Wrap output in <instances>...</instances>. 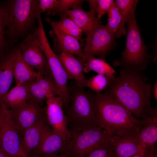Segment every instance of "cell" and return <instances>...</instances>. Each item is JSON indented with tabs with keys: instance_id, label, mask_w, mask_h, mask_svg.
I'll list each match as a JSON object with an SVG mask.
<instances>
[{
	"instance_id": "cell-31",
	"label": "cell",
	"mask_w": 157,
	"mask_h": 157,
	"mask_svg": "<svg viewBox=\"0 0 157 157\" xmlns=\"http://www.w3.org/2000/svg\"><path fill=\"white\" fill-rule=\"evenodd\" d=\"M84 1L83 0H59L58 14L61 16L70 8H73L81 6Z\"/></svg>"
},
{
	"instance_id": "cell-1",
	"label": "cell",
	"mask_w": 157,
	"mask_h": 157,
	"mask_svg": "<svg viewBox=\"0 0 157 157\" xmlns=\"http://www.w3.org/2000/svg\"><path fill=\"white\" fill-rule=\"evenodd\" d=\"M142 72L120 69L104 90L109 96L126 108L135 118L142 120L153 108L151 106L152 86Z\"/></svg>"
},
{
	"instance_id": "cell-7",
	"label": "cell",
	"mask_w": 157,
	"mask_h": 157,
	"mask_svg": "<svg viewBox=\"0 0 157 157\" xmlns=\"http://www.w3.org/2000/svg\"><path fill=\"white\" fill-rule=\"evenodd\" d=\"M36 44L41 48L47 59L55 83L60 91L63 110L68 108L70 101L67 85L68 79L66 73L57 57L51 48L45 33L39 34Z\"/></svg>"
},
{
	"instance_id": "cell-16",
	"label": "cell",
	"mask_w": 157,
	"mask_h": 157,
	"mask_svg": "<svg viewBox=\"0 0 157 157\" xmlns=\"http://www.w3.org/2000/svg\"><path fill=\"white\" fill-rule=\"evenodd\" d=\"M57 56L68 79H74L81 86H85L87 79L84 74L85 62L83 58L66 52Z\"/></svg>"
},
{
	"instance_id": "cell-12",
	"label": "cell",
	"mask_w": 157,
	"mask_h": 157,
	"mask_svg": "<svg viewBox=\"0 0 157 157\" xmlns=\"http://www.w3.org/2000/svg\"><path fill=\"white\" fill-rule=\"evenodd\" d=\"M46 114L47 122L53 132L67 141L69 140L70 133L60 96H52L46 99Z\"/></svg>"
},
{
	"instance_id": "cell-5",
	"label": "cell",
	"mask_w": 157,
	"mask_h": 157,
	"mask_svg": "<svg viewBox=\"0 0 157 157\" xmlns=\"http://www.w3.org/2000/svg\"><path fill=\"white\" fill-rule=\"evenodd\" d=\"M135 8L128 17L127 37L124 51L120 58L115 60L113 65L120 69L142 72L147 68L152 56L143 41L141 31L136 20Z\"/></svg>"
},
{
	"instance_id": "cell-38",
	"label": "cell",
	"mask_w": 157,
	"mask_h": 157,
	"mask_svg": "<svg viewBox=\"0 0 157 157\" xmlns=\"http://www.w3.org/2000/svg\"><path fill=\"white\" fill-rule=\"evenodd\" d=\"M148 149L145 148L139 153L132 157H145Z\"/></svg>"
},
{
	"instance_id": "cell-10",
	"label": "cell",
	"mask_w": 157,
	"mask_h": 157,
	"mask_svg": "<svg viewBox=\"0 0 157 157\" xmlns=\"http://www.w3.org/2000/svg\"><path fill=\"white\" fill-rule=\"evenodd\" d=\"M19 48L23 60L30 67L42 75L51 73L47 58L35 42L32 33L24 38Z\"/></svg>"
},
{
	"instance_id": "cell-28",
	"label": "cell",
	"mask_w": 157,
	"mask_h": 157,
	"mask_svg": "<svg viewBox=\"0 0 157 157\" xmlns=\"http://www.w3.org/2000/svg\"><path fill=\"white\" fill-rule=\"evenodd\" d=\"M113 77L98 74L87 79L85 86L90 88L94 92H101L105 90L111 79Z\"/></svg>"
},
{
	"instance_id": "cell-39",
	"label": "cell",
	"mask_w": 157,
	"mask_h": 157,
	"mask_svg": "<svg viewBox=\"0 0 157 157\" xmlns=\"http://www.w3.org/2000/svg\"><path fill=\"white\" fill-rule=\"evenodd\" d=\"M0 157H10L3 149L0 144Z\"/></svg>"
},
{
	"instance_id": "cell-30",
	"label": "cell",
	"mask_w": 157,
	"mask_h": 157,
	"mask_svg": "<svg viewBox=\"0 0 157 157\" xmlns=\"http://www.w3.org/2000/svg\"><path fill=\"white\" fill-rule=\"evenodd\" d=\"M39 8L41 13L48 15H55L58 14L59 0H39Z\"/></svg>"
},
{
	"instance_id": "cell-36",
	"label": "cell",
	"mask_w": 157,
	"mask_h": 157,
	"mask_svg": "<svg viewBox=\"0 0 157 157\" xmlns=\"http://www.w3.org/2000/svg\"><path fill=\"white\" fill-rule=\"evenodd\" d=\"M152 92L155 100L157 101V81L156 80L154 83L152 88Z\"/></svg>"
},
{
	"instance_id": "cell-6",
	"label": "cell",
	"mask_w": 157,
	"mask_h": 157,
	"mask_svg": "<svg viewBox=\"0 0 157 157\" xmlns=\"http://www.w3.org/2000/svg\"><path fill=\"white\" fill-rule=\"evenodd\" d=\"M69 131L70 139L60 154L67 157H85L94 148L114 135L99 126Z\"/></svg>"
},
{
	"instance_id": "cell-22",
	"label": "cell",
	"mask_w": 157,
	"mask_h": 157,
	"mask_svg": "<svg viewBox=\"0 0 157 157\" xmlns=\"http://www.w3.org/2000/svg\"><path fill=\"white\" fill-rule=\"evenodd\" d=\"M13 69L15 85H21L31 82L40 74L35 71L24 62L19 48L15 49Z\"/></svg>"
},
{
	"instance_id": "cell-21",
	"label": "cell",
	"mask_w": 157,
	"mask_h": 157,
	"mask_svg": "<svg viewBox=\"0 0 157 157\" xmlns=\"http://www.w3.org/2000/svg\"><path fill=\"white\" fill-rule=\"evenodd\" d=\"M55 36V47L59 54L67 52L83 58L84 53L79 42L75 38L52 27Z\"/></svg>"
},
{
	"instance_id": "cell-14",
	"label": "cell",
	"mask_w": 157,
	"mask_h": 157,
	"mask_svg": "<svg viewBox=\"0 0 157 157\" xmlns=\"http://www.w3.org/2000/svg\"><path fill=\"white\" fill-rule=\"evenodd\" d=\"M24 84L29 94L28 101L34 102L39 105L50 97L55 96L60 97V92L56 86L51 73L45 75L40 74L34 80Z\"/></svg>"
},
{
	"instance_id": "cell-34",
	"label": "cell",
	"mask_w": 157,
	"mask_h": 157,
	"mask_svg": "<svg viewBox=\"0 0 157 157\" xmlns=\"http://www.w3.org/2000/svg\"><path fill=\"white\" fill-rule=\"evenodd\" d=\"M98 0H90L87 1L90 6V10L89 12L92 14L95 15L96 13V8Z\"/></svg>"
},
{
	"instance_id": "cell-3",
	"label": "cell",
	"mask_w": 157,
	"mask_h": 157,
	"mask_svg": "<svg viewBox=\"0 0 157 157\" xmlns=\"http://www.w3.org/2000/svg\"><path fill=\"white\" fill-rule=\"evenodd\" d=\"M67 89L70 101L64 112L69 131L99 126L96 120L94 92L85 91L75 81L67 85Z\"/></svg>"
},
{
	"instance_id": "cell-27",
	"label": "cell",
	"mask_w": 157,
	"mask_h": 157,
	"mask_svg": "<svg viewBox=\"0 0 157 157\" xmlns=\"http://www.w3.org/2000/svg\"><path fill=\"white\" fill-rule=\"evenodd\" d=\"M138 1L137 0H116L114 1L119 10L122 16L121 36L126 34L127 30L125 28V24L133 10L136 7Z\"/></svg>"
},
{
	"instance_id": "cell-19",
	"label": "cell",
	"mask_w": 157,
	"mask_h": 157,
	"mask_svg": "<svg viewBox=\"0 0 157 157\" xmlns=\"http://www.w3.org/2000/svg\"><path fill=\"white\" fill-rule=\"evenodd\" d=\"M65 13L82 30L86 38L96 26L101 24L100 19L89 11H84L81 6L68 10Z\"/></svg>"
},
{
	"instance_id": "cell-18",
	"label": "cell",
	"mask_w": 157,
	"mask_h": 157,
	"mask_svg": "<svg viewBox=\"0 0 157 157\" xmlns=\"http://www.w3.org/2000/svg\"><path fill=\"white\" fill-rule=\"evenodd\" d=\"M143 120L137 133L139 140L146 149L156 147L157 140L156 108H153L147 117Z\"/></svg>"
},
{
	"instance_id": "cell-20",
	"label": "cell",
	"mask_w": 157,
	"mask_h": 157,
	"mask_svg": "<svg viewBox=\"0 0 157 157\" xmlns=\"http://www.w3.org/2000/svg\"><path fill=\"white\" fill-rule=\"evenodd\" d=\"M15 49L0 56V101L8 92L14 78Z\"/></svg>"
},
{
	"instance_id": "cell-24",
	"label": "cell",
	"mask_w": 157,
	"mask_h": 157,
	"mask_svg": "<svg viewBox=\"0 0 157 157\" xmlns=\"http://www.w3.org/2000/svg\"><path fill=\"white\" fill-rule=\"evenodd\" d=\"M85 62L84 72L88 73L94 71L98 74L113 77L116 72L113 68L104 59L97 58L91 55L85 53L83 58Z\"/></svg>"
},
{
	"instance_id": "cell-29",
	"label": "cell",
	"mask_w": 157,
	"mask_h": 157,
	"mask_svg": "<svg viewBox=\"0 0 157 157\" xmlns=\"http://www.w3.org/2000/svg\"><path fill=\"white\" fill-rule=\"evenodd\" d=\"M109 139L94 148L85 157H113Z\"/></svg>"
},
{
	"instance_id": "cell-17",
	"label": "cell",
	"mask_w": 157,
	"mask_h": 157,
	"mask_svg": "<svg viewBox=\"0 0 157 157\" xmlns=\"http://www.w3.org/2000/svg\"><path fill=\"white\" fill-rule=\"evenodd\" d=\"M47 123L45 112L25 131L21 143L24 157H28L31 152L38 146Z\"/></svg>"
},
{
	"instance_id": "cell-23",
	"label": "cell",
	"mask_w": 157,
	"mask_h": 157,
	"mask_svg": "<svg viewBox=\"0 0 157 157\" xmlns=\"http://www.w3.org/2000/svg\"><path fill=\"white\" fill-rule=\"evenodd\" d=\"M60 17V20L58 21H53L48 17H46L45 20L52 27L72 36L79 42H82V30L65 13Z\"/></svg>"
},
{
	"instance_id": "cell-2",
	"label": "cell",
	"mask_w": 157,
	"mask_h": 157,
	"mask_svg": "<svg viewBox=\"0 0 157 157\" xmlns=\"http://www.w3.org/2000/svg\"><path fill=\"white\" fill-rule=\"evenodd\" d=\"M94 93L96 120L99 126L121 137L137 134L143 119L135 118L123 106L105 93Z\"/></svg>"
},
{
	"instance_id": "cell-33",
	"label": "cell",
	"mask_w": 157,
	"mask_h": 157,
	"mask_svg": "<svg viewBox=\"0 0 157 157\" xmlns=\"http://www.w3.org/2000/svg\"><path fill=\"white\" fill-rule=\"evenodd\" d=\"M5 29L0 15V56L4 54L7 47Z\"/></svg>"
},
{
	"instance_id": "cell-11",
	"label": "cell",
	"mask_w": 157,
	"mask_h": 157,
	"mask_svg": "<svg viewBox=\"0 0 157 157\" xmlns=\"http://www.w3.org/2000/svg\"><path fill=\"white\" fill-rule=\"evenodd\" d=\"M46 107L28 101L18 107L9 109L12 121L22 137L25 131L46 112Z\"/></svg>"
},
{
	"instance_id": "cell-32",
	"label": "cell",
	"mask_w": 157,
	"mask_h": 157,
	"mask_svg": "<svg viewBox=\"0 0 157 157\" xmlns=\"http://www.w3.org/2000/svg\"><path fill=\"white\" fill-rule=\"evenodd\" d=\"M114 2L113 0H98L96 8L97 17L100 19L106 13Z\"/></svg>"
},
{
	"instance_id": "cell-15",
	"label": "cell",
	"mask_w": 157,
	"mask_h": 157,
	"mask_svg": "<svg viewBox=\"0 0 157 157\" xmlns=\"http://www.w3.org/2000/svg\"><path fill=\"white\" fill-rule=\"evenodd\" d=\"M109 141L113 157H132L146 148L139 140L137 134L126 137L114 135Z\"/></svg>"
},
{
	"instance_id": "cell-26",
	"label": "cell",
	"mask_w": 157,
	"mask_h": 157,
	"mask_svg": "<svg viewBox=\"0 0 157 157\" xmlns=\"http://www.w3.org/2000/svg\"><path fill=\"white\" fill-rule=\"evenodd\" d=\"M108 17L106 26L116 38L121 36L122 16L115 2L106 12Z\"/></svg>"
},
{
	"instance_id": "cell-13",
	"label": "cell",
	"mask_w": 157,
	"mask_h": 157,
	"mask_svg": "<svg viewBox=\"0 0 157 157\" xmlns=\"http://www.w3.org/2000/svg\"><path fill=\"white\" fill-rule=\"evenodd\" d=\"M68 141L54 133L47 122L39 144L28 157H50L59 155L65 149Z\"/></svg>"
},
{
	"instance_id": "cell-35",
	"label": "cell",
	"mask_w": 157,
	"mask_h": 157,
	"mask_svg": "<svg viewBox=\"0 0 157 157\" xmlns=\"http://www.w3.org/2000/svg\"><path fill=\"white\" fill-rule=\"evenodd\" d=\"M145 157H157V149L156 147L148 149Z\"/></svg>"
},
{
	"instance_id": "cell-40",
	"label": "cell",
	"mask_w": 157,
	"mask_h": 157,
	"mask_svg": "<svg viewBox=\"0 0 157 157\" xmlns=\"http://www.w3.org/2000/svg\"><path fill=\"white\" fill-rule=\"evenodd\" d=\"M50 157H67L66 156L61 155H58L55 156H53Z\"/></svg>"
},
{
	"instance_id": "cell-25",
	"label": "cell",
	"mask_w": 157,
	"mask_h": 157,
	"mask_svg": "<svg viewBox=\"0 0 157 157\" xmlns=\"http://www.w3.org/2000/svg\"><path fill=\"white\" fill-rule=\"evenodd\" d=\"M29 99L28 89L26 85L24 84L15 85L7 93L2 100L10 109L20 106Z\"/></svg>"
},
{
	"instance_id": "cell-4",
	"label": "cell",
	"mask_w": 157,
	"mask_h": 157,
	"mask_svg": "<svg viewBox=\"0 0 157 157\" xmlns=\"http://www.w3.org/2000/svg\"><path fill=\"white\" fill-rule=\"evenodd\" d=\"M39 10L36 0H11L0 8V15L10 41L20 37L31 28Z\"/></svg>"
},
{
	"instance_id": "cell-8",
	"label": "cell",
	"mask_w": 157,
	"mask_h": 157,
	"mask_svg": "<svg viewBox=\"0 0 157 157\" xmlns=\"http://www.w3.org/2000/svg\"><path fill=\"white\" fill-rule=\"evenodd\" d=\"M3 111L0 126V144L10 157H23L21 144L22 137L12 121L9 109L4 102Z\"/></svg>"
},
{
	"instance_id": "cell-37",
	"label": "cell",
	"mask_w": 157,
	"mask_h": 157,
	"mask_svg": "<svg viewBox=\"0 0 157 157\" xmlns=\"http://www.w3.org/2000/svg\"><path fill=\"white\" fill-rule=\"evenodd\" d=\"M3 102L0 101V126L2 121L3 116Z\"/></svg>"
},
{
	"instance_id": "cell-9",
	"label": "cell",
	"mask_w": 157,
	"mask_h": 157,
	"mask_svg": "<svg viewBox=\"0 0 157 157\" xmlns=\"http://www.w3.org/2000/svg\"><path fill=\"white\" fill-rule=\"evenodd\" d=\"M115 38L106 26L100 24L86 38L83 52L94 56H99V58L104 60L114 49L116 44Z\"/></svg>"
},
{
	"instance_id": "cell-41",
	"label": "cell",
	"mask_w": 157,
	"mask_h": 157,
	"mask_svg": "<svg viewBox=\"0 0 157 157\" xmlns=\"http://www.w3.org/2000/svg\"></svg>"
}]
</instances>
